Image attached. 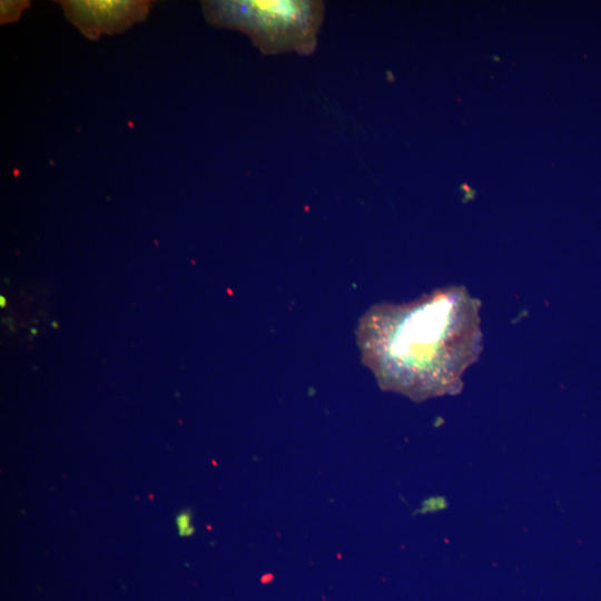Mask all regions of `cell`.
<instances>
[{"mask_svg": "<svg viewBox=\"0 0 601 601\" xmlns=\"http://www.w3.org/2000/svg\"><path fill=\"white\" fill-rule=\"evenodd\" d=\"M191 516L188 512H181L176 518V525L180 536H188L193 534V526L190 524Z\"/></svg>", "mask_w": 601, "mask_h": 601, "instance_id": "cell-5", "label": "cell"}, {"mask_svg": "<svg viewBox=\"0 0 601 601\" xmlns=\"http://www.w3.org/2000/svg\"><path fill=\"white\" fill-rule=\"evenodd\" d=\"M69 19L88 37L127 28L148 12V2L137 1H66Z\"/></svg>", "mask_w": 601, "mask_h": 601, "instance_id": "cell-3", "label": "cell"}, {"mask_svg": "<svg viewBox=\"0 0 601 601\" xmlns=\"http://www.w3.org/2000/svg\"><path fill=\"white\" fill-rule=\"evenodd\" d=\"M364 363L384 390L415 401L453 394L482 349L480 302L462 286L381 304L357 328Z\"/></svg>", "mask_w": 601, "mask_h": 601, "instance_id": "cell-1", "label": "cell"}, {"mask_svg": "<svg viewBox=\"0 0 601 601\" xmlns=\"http://www.w3.org/2000/svg\"><path fill=\"white\" fill-rule=\"evenodd\" d=\"M23 2L21 1H1V21L7 22L9 20L16 19L13 16H19L20 12L23 10L22 6Z\"/></svg>", "mask_w": 601, "mask_h": 601, "instance_id": "cell-4", "label": "cell"}, {"mask_svg": "<svg viewBox=\"0 0 601 601\" xmlns=\"http://www.w3.org/2000/svg\"><path fill=\"white\" fill-rule=\"evenodd\" d=\"M209 22L247 33L266 55H308L317 46L325 6L315 0L203 2Z\"/></svg>", "mask_w": 601, "mask_h": 601, "instance_id": "cell-2", "label": "cell"}]
</instances>
